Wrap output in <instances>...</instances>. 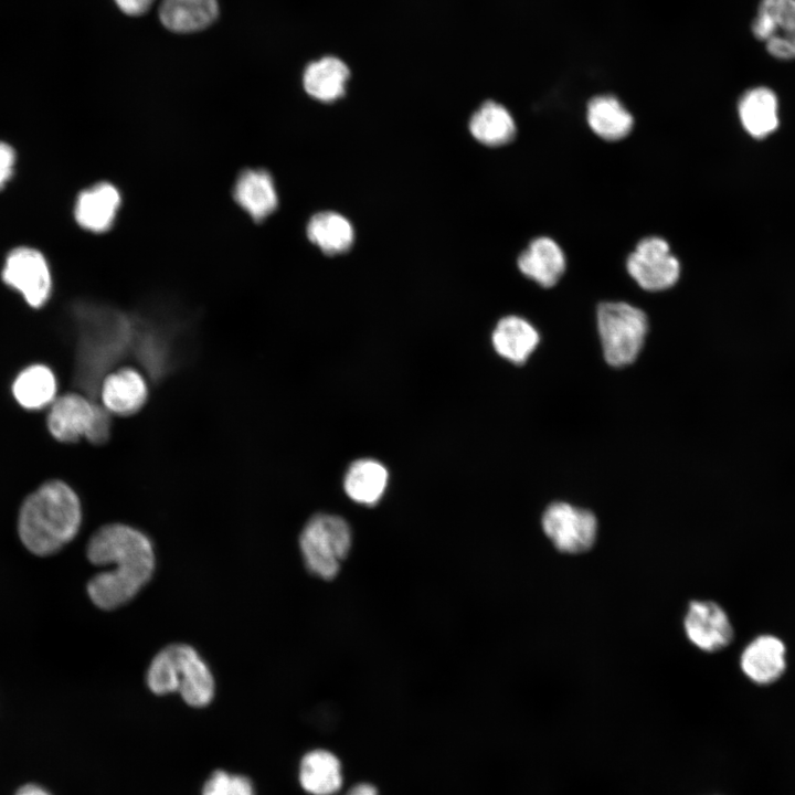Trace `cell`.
Instances as JSON below:
<instances>
[{"label": "cell", "mask_w": 795, "mask_h": 795, "mask_svg": "<svg viewBox=\"0 0 795 795\" xmlns=\"http://www.w3.org/2000/svg\"><path fill=\"white\" fill-rule=\"evenodd\" d=\"M85 553L92 564L105 568L86 584L89 601L103 611H113L132 601L156 570L151 539L140 529L121 522L98 528L89 537Z\"/></svg>", "instance_id": "obj_1"}, {"label": "cell", "mask_w": 795, "mask_h": 795, "mask_svg": "<svg viewBox=\"0 0 795 795\" xmlns=\"http://www.w3.org/2000/svg\"><path fill=\"white\" fill-rule=\"evenodd\" d=\"M83 522L76 491L60 479L40 485L22 501L17 520L21 544L35 556H50L78 534Z\"/></svg>", "instance_id": "obj_2"}, {"label": "cell", "mask_w": 795, "mask_h": 795, "mask_svg": "<svg viewBox=\"0 0 795 795\" xmlns=\"http://www.w3.org/2000/svg\"><path fill=\"white\" fill-rule=\"evenodd\" d=\"M148 689L165 696L179 692L190 707L209 706L215 693V680L208 662L189 644L174 643L160 649L145 676Z\"/></svg>", "instance_id": "obj_3"}, {"label": "cell", "mask_w": 795, "mask_h": 795, "mask_svg": "<svg viewBox=\"0 0 795 795\" xmlns=\"http://www.w3.org/2000/svg\"><path fill=\"white\" fill-rule=\"evenodd\" d=\"M352 544L348 522L341 517L318 513L311 517L299 536V548L307 570L322 579H333Z\"/></svg>", "instance_id": "obj_4"}, {"label": "cell", "mask_w": 795, "mask_h": 795, "mask_svg": "<svg viewBox=\"0 0 795 795\" xmlns=\"http://www.w3.org/2000/svg\"><path fill=\"white\" fill-rule=\"evenodd\" d=\"M597 328L605 360L611 365L623 367L638 356L648 324L639 308L624 301H607L598 306Z\"/></svg>", "instance_id": "obj_5"}, {"label": "cell", "mask_w": 795, "mask_h": 795, "mask_svg": "<svg viewBox=\"0 0 795 795\" xmlns=\"http://www.w3.org/2000/svg\"><path fill=\"white\" fill-rule=\"evenodd\" d=\"M541 526L555 549L564 553L589 551L597 537V519L587 509L556 501L547 507Z\"/></svg>", "instance_id": "obj_6"}, {"label": "cell", "mask_w": 795, "mask_h": 795, "mask_svg": "<svg viewBox=\"0 0 795 795\" xmlns=\"http://www.w3.org/2000/svg\"><path fill=\"white\" fill-rule=\"evenodd\" d=\"M1 277L20 293L29 306L40 308L50 299L52 275L44 255L36 248L19 246L6 257Z\"/></svg>", "instance_id": "obj_7"}, {"label": "cell", "mask_w": 795, "mask_h": 795, "mask_svg": "<svg viewBox=\"0 0 795 795\" xmlns=\"http://www.w3.org/2000/svg\"><path fill=\"white\" fill-rule=\"evenodd\" d=\"M627 271L646 290H664L676 284L680 263L671 253L668 242L658 236L642 240L627 258Z\"/></svg>", "instance_id": "obj_8"}, {"label": "cell", "mask_w": 795, "mask_h": 795, "mask_svg": "<svg viewBox=\"0 0 795 795\" xmlns=\"http://www.w3.org/2000/svg\"><path fill=\"white\" fill-rule=\"evenodd\" d=\"M751 29L770 54L795 59V0H761Z\"/></svg>", "instance_id": "obj_9"}, {"label": "cell", "mask_w": 795, "mask_h": 795, "mask_svg": "<svg viewBox=\"0 0 795 795\" xmlns=\"http://www.w3.org/2000/svg\"><path fill=\"white\" fill-rule=\"evenodd\" d=\"M683 628L687 638L707 653L725 648L734 637L728 614L712 601H691L683 618Z\"/></svg>", "instance_id": "obj_10"}, {"label": "cell", "mask_w": 795, "mask_h": 795, "mask_svg": "<svg viewBox=\"0 0 795 795\" xmlns=\"http://www.w3.org/2000/svg\"><path fill=\"white\" fill-rule=\"evenodd\" d=\"M99 407L80 393L63 394L50 405L47 430L60 442L72 443L87 438Z\"/></svg>", "instance_id": "obj_11"}, {"label": "cell", "mask_w": 795, "mask_h": 795, "mask_svg": "<svg viewBox=\"0 0 795 795\" xmlns=\"http://www.w3.org/2000/svg\"><path fill=\"white\" fill-rule=\"evenodd\" d=\"M149 390L144 375L134 368H120L108 373L100 383L102 406L110 414L127 416L137 413L146 403Z\"/></svg>", "instance_id": "obj_12"}, {"label": "cell", "mask_w": 795, "mask_h": 795, "mask_svg": "<svg viewBox=\"0 0 795 795\" xmlns=\"http://www.w3.org/2000/svg\"><path fill=\"white\" fill-rule=\"evenodd\" d=\"M740 666L751 681L757 685L773 683L786 669L785 644L774 635H759L744 647Z\"/></svg>", "instance_id": "obj_13"}, {"label": "cell", "mask_w": 795, "mask_h": 795, "mask_svg": "<svg viewBox=\"0 0 795 795\" xmlns=\"http://www.w3.org/2000/svg\"><path fill=\"white\" fill-rule=\"evenodd\" d=\"M120 204L119 190L109 182H98L77 195L74 218L82 229L102 233L113 226Z\"/></svg>", "instance_id": "obj_14"}, {"label": "cell", "mask_w": 795, "mask_h": 795, "mask_svg": "<svg viewBox=\"0 0 795 795\" xmlns=\"http://www.w3.org/2000/svg\"><path fill=\"white\" fill-rule=\"evenodd\" d=\"M233 197L254 221L265 220L278 204L274 180L263 169L244 170L234 184Z\"/></svg>", "instance_id": "obj_15"}, {"label": "cell", "mask_w": 795, "mask_h": 795, "mask_svg": "<svg viewBox=\"0 0 795 795\" xmlns=\"http://www.w3.org/2000/svg\"><path fill=\"white\" fill-rule=\"evenodd\" d=\"M523 275L543 287L555 285L565 271V256L559 244L541 236L530 242L518 257Z\"/></svg>", "instance_id": "obj_16"}, {"label": "cell", "mask_w": 795, "mask_h": 795, "mask_svg": "<svg viewBox=\"0 0 795 795\" xmlns=\"http://www.w3.org/2000/svg\"><path fill=\"white\" fill-rule=\"evenodd\" d=\"M299 782L310 795H335L343 783L339 759L330 751L314 750L300 762Z\"/></svg>", "instance_id": "obj_17"}, {"label": "cell", "mask_w": 795, "mask_h": 795, "mask_svg": "<svg viewBox=\"0 0 795 795\" xmlns=\"http://www.w3.org/2000/svg\"><path fill=\"white\" fill-rule=\"evenodd\" d=\"M218 15V0H162L159 9L161 23L178 33L203 30Z\"/></svg>", "instance_id": "obj_18"}, {"label": "cell", "mask_w": 795, "mask_h": 795, "mask_svg": "<svg viewBox=\"0 0 795 795\" xmlns=\"http://www.w3.org/2000/svg\"><path fill=\"white\" fill-rule=\"evenodd\" d=\"M540 341L539 332L526 319L507 316L500 319L492 332V344L498 354L513 363H523Z\"/></svg>", "instance_id": "obj_19"}, {"label": "cell", "mask_w": 795, "mask_h": 795, "mask_svg": "<svg viewBox=\"0 0 795 795\" xmlns=\"http://www.w3.org/2000/svg\"><path fill=\"white\" fill-rule=\"evenodd\" d=\"M349 76L350 71L343 61L335 56H325L307 65L303 84L308 95L329 103L344 94Z\"/></svg>", "instance_id": "obj_20"}, {"label": "cell", "mask_w": 795, "mask_h": 795, "mask_svg": "<svg viewBox=\"0 0 795 795\" xmlns=\"http://www.w3.org/2000/svg\"><path fill=\"white\" fill-rule=\"evenodd\" d=\"M738 109L742 126L756 139L765 138L778 127L777 98L767 87L745 92Z\"/></svg>", "instance_id": "obj_21"}, {"label": "cell", "mask_w": 795, "mask_h": 795, "mask_svg": "<svg viewBox=\"0 0 795 795\" xmlns=\"http://www.w3.org/2000/svg\"><path fill=\"white\" fill-rule=\"evenodd\" d=\"M586 119L597 136L610 141L626 137L634 125L632 114L612 95L593 97L587 104Z\"/></svg>", "instance_id": "obj_22"}, {"label": "cell", "mask_w": 795, "mask_h": 795, "mask_svg": "<svg viewBox=\"0 0 795 795\" xmlns=\"http://www.w3.org/2000/svg\"><path fill=\"white\" fill-rule=\"evenodd\" d=\"M388 480V470L381 463L370 458L358 459L348 468L343 488L353 501L372 506L383 496Z\"/></svg>", "instance_id": "obj_23"}, {"label": "cell", "mask_w": 795, "mask_h": 795, "mask_svg": "<svg viewBox=\"0 0 795 795\" xmlns=\"http://www.w3.org/2000/svg\"><path fill=\"white\" fill-rule=\"evenodd\" d=\"M57 382L54 372L44 364H32L14 379L12 394L26 410H41L56 399Z\"/></svg>", "instance_id": "obj_24"}, {"label": "cell", "mask_w": 795, "mask_h": 795, "mask_svg": "<svg viewBox=\"0 0 795 795\" xmlns=\"http://www.w3.org/2000/svg\"><path fill=\"white\" fill-rule=\"evenodd\" d=\"M306 232L309 241L329 255L347 252L354 241L351 223L343 215L332 211L319 212L311 216Z\"/></svg>", "instance_id": "obj_25"}, {"label": "cell", "mask_w": 795, "mask_h": 795, "mask_svg": "<svg viewBox=\"0 0 795 795\" xmlns=\"http://www.w3.org/2000/svg\"><path fill=\"white\" fill-rule=\"evenodd\" d=\"M469 131L487 146H501L516 134V125L508 109L492 100L485 102L470 117Z\"/></svg>", "instance_id": "obj_26"}, {"label": "cell", "mask_w": 795, "mask_h": 795, "mask_svg": "<svg viewBox=\"0 0 795 795\" xmlns=\"http://www.w3.org/2000/svg\"><path fill=\"white\" fill-rule=\"evenodd\" d=\"M202 795H255V793L247 777L218 771L204 784Z\"/></svg>", "instance_id": "obj_27"}, {"label": "cell", "mask_w": 795, "mask_h": 795, "mask_svg": "<svg viewBox=\"0 0 795 795\" xmlns=\"http://www.w3.org/2000/svg\"><path fill=\"white\" fill-rule=\"evenodd\" d=\"M15 151L7 142L0 141V190L8 183L13 174Z\"/></svg>", "instance_id": "obj_28"}, {"label": "cell", "mask_w": 795, "mask_h": 795, "mask_svg": "<svg viewBox=\"0 0 795 795\" xmlns=\"http://www.w3.org/2000/svg\"><path fill=\"white\" fill-rule=\"evenodd\" d=\"M155 0H115L118 8L128 15H140L145 13Z\"/></svg>", "instance_id": "obj_29"}, {"label": "cell", "mask_w": 795, "mask_h": 795, "mask_svg": "<svg viewBox=\"0 0 795 795\" xmlns=\"http://www.w3.org/2000/svg\"><path fill=\"white\" fill-rule=\"evenodd\" d=\"M14 795H51V793L38 784H25L19 787Z\"/></svg>", "instance_id": "obj_30"}, {"label": "cell", "mask_w": 795, "mask_h": 795, "mask_svg": "<svg viewBox=\"0 0 795 795\" xmlns=\"http://www.w3.org/2000/svg\"><path fill=\"white\" fill-rule=\"evenodd\" d=\"M346 795H378V791L369 783H360L351 787Z\"/></svg>", "instance_id": "obj_31"}]
</instances>
